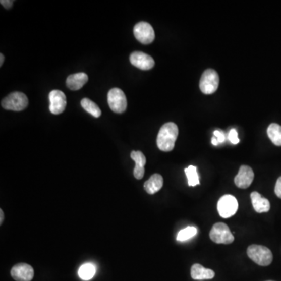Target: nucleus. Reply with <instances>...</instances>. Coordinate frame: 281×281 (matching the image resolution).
<instances>
[{
	"label": "nucleus",
	"instance_id": "nucleus-1",
	"mask_svg": "<svg viewBox=\"0 0 281 281\" xmlns=\"http://www.w3.org/2000/svg\"><path fill=\"white\" fill-rule=\"evenodd\" d=\"M178 131L176 124L166 123L162 125L157 136V146L162 152H171L175 148V142L178 138Z\"/></svg>",
	"mask_w": 281,
	"mask_h": 281
},
{
	"label": "nucleus",
	"instance_id": "nucleus-2",
	"mask_svg": "<svg viewBox=\"0 0 281 281\" xmlns=\"http://www.w3.org/2000/svg\"><path fill=\"white\" fill-rule=\"evenodd\" d=\"M247 254L253 262L262 266L270 265L273 258L272 252L262 245H250L247 249Z\"/></svg>",
	"mask_w": 281,
	"mask_h": 281
},
{
	"label": "nucleus",
	"instance_id": "nucleus-3",
	"mask_svg": "<svg viewBox=\"0 0 281 281\" xmlns=\"http://www.w3.org/2000/svg\"><path fill=\"white\" fill-rule=\"evenodd\" d=\"M209 238L215 243L224 245L233 243L235 241V237L230 231L229 227L223 222H216L213 225Z\"/></svg>",
	"mask_w": 281,
	"mask_h": 281
},
{
	"label": "nucleus",
	"instance_id": "nucleus-4",
	"mask_svg": "<svg viewBox=\"0 0 281 281\" xmlns=\"http://www.w3.org/2000/svg\"><path fill=\"white\" fill-rule=\"evenodd\" d=\"M1 105L7 110L22 111L28 105V98L22 92H13L3 99Z\"/></svg>",
	"mask_w": 281,
	"mask_h": 281
},
{
	"label": "nucleus",
	"instance_id": "nucleus-5",
	"mask_svg": "<svg viewBox=\"0 0 281 281\" xmlns=\"http://www.w3.org/2000/svg\"><path fill=\"white\" fill-rule=\"evenodd\" d=\"M219 77L216 71L208 69L204 71L199 82V88L202 93L211 95L216 92L219 87Z\"/></svg>",
	"mask_w": 281,
	"mask_h": 281
},
{
	"label": "nucleus",
	"instance_id": "nucleus-6",
	"mask_svg": "<svg viewBox=\"0 0 281 281\" xmlns=\"http://www.w3.org/2000/svg\"><path fill=\"white\" fill-rule=\"evenodd\" d=\"M108 104L114 113L122 114L125 112L128 106L125 92L120 88H112L108 93Z\"/></svg>",
	"mask_w": 281,
	"mask_h": 281
},
{
	"label": "nucleus",
	"instance_id": "nucleus-7",
	"mask_svg": "<svg viewBox=\"0 0 281 281\" xmlns=\"http://www.w3.org/2000/svg\"><path fill=\"white\" fill-rule=\"evenodd\" d=\"M238 209V202L233 195H226L219 198L217 209L221 217L230 218L236 213Z\"/></svg>",
	"mask_w": 281,
	"mask_h": 281
},
{
	"label": "nucleus",
	"instance_id": "nucleus-8",
	"mask_svg": "<svg viewBox=\"0 0 281 281\" xmlns=\"http://www.w3.org/2000/svg\"><path fill=\"white\" fill-rule=\"evenodd\" d=\"M134 35L138 42L144 45L152 43L155 39V31L152 25L144 21L138 23L135 25Z\"/></svg>",
	"mask_w": 281,
	"mask_h": 281
},
{
	"label": "nucleus",
	"instance_id": "nucleus-9",
	"mask_svg": "<svg viewBox=\"0 0 281 281\" xmlns=\"http://www.w3.org/2000/svg\"><path fill=\"white\" fill-rule=\"evenodd\" d=\"M49 110L52 114L58 115L62 114L67 106V98L65 94L60 90H53L48 95Z\"/></svg>",
	"mask_w": 281,
	"mask_h": 281
},
{
	"label": "nucleus",
	"instance_id": "nucleus-10",
	"mask_svg": "<svg viewBox=\"0 0 281 281\" xmlns=\"http://www.w3.org/2000/svg\"><path fill=\"white\" fill-rule=\"evenodd\" d=\"M130 61L135 68L142 71H148L154 68L155 61L153 58L148 54L142 52H134L130 55Z\"/></svg>",
	"mask_w": 281,
	"mask_h": 281
},
{
	"label": "nucleus",
	"instance_id": "nucleus-11",
	"mask_svg": "<svg viewBox=\"0 0 281 281\" xmlns=\"http://www.w3.org/2000/svg\"><path fill=\"white\" fill-rule=\"evenodd\" d=\"M11 273L16 281H31L35 275L32 266L26 263L17 264L11 269Z\"/></svg>",
	"mask_w": 281,
	"mask_h": 281
},
{
	"label": "nucleus",
	"instance_id": "nucleus-12",
	"mask_svg": "<svg viewBox=\"0 0 281 281\" xmlns=\"http://www.w3.org/2000/svg\"><path fill=\"white\" fill-rule=\"evenodd\" d=\"M255 175L252 168L249 166H241L238 174L235 178V183L238 188L245 189L249 188L253 182Z\"/></svg>",
	"mask_w": 281,
	"mask_h": 281
},
{
	"label": "nucleus",
	"instance_id": "nucleus-13",
	"mask_svg": "<svg viewBox=\"0 0 281 281\" xmlns=\"http://www.w3.org/2000/svg\"><path fill=\"white\" fill-rule=\"evenodd\" d=\"M131 158L135 162L134 169V176L136 179L141 180L145 175V166L146 164V158L141 151H132Z\"/></svg>",
	"mask_w": 281,
	"mask_h": 281
},
{
	"label": "nucleus",
	"instance_id": "nucleus-14",
	"mask_svg": "<svg viewBox=\"0 0 281 281\" xmlns=\"http://www.w3.org/2000/svg\"><path fill=\"white\" fill-rule=\"evenodd\" d=\"M88 77L85 73L71 74L67 79V86L72 91L81 89L88 82Z\"/></svg>",
	"mask_w": 281,
	"mask_h": 281
},
{
	"label": "nucleus",
	"instance_id": "nucleus-15",
	"mask_svg": "<svg viewBox=\"0 0 281 281\" xmlns=\"http://www.w3.org/2000/svg\"><path fill=\"white\" fill-rule=\"evenodd\" d=\"M252 206L254 209L259 213L269 212L270 209V203L266 198H263L257 192H253L251 194Z\"/></svg>",
	"mask_w": 281,
	"mask_h": 281
},
{
	"label": "nucleus",
	"instance_id": "nucleus-16",
	"mask_svg": "<svg viewBox=\"0 0 281 281\" xmlns=\"http://www.w3.org/2000/svg\"><path fill=\"white\" fill-rule=\"evenodd\" d=\"M191 276L192 279L197 280H202V279H210L215 276V272L210 269L202 266L200 264H194L191 269Z\"/></svg>",
	"mask_w": 281,
	"mask_h": 281
},
{
	"label": "nucleus",
	"instance_id": "nucleus-17",
	"mask_svg": "<svg viewBox=\"0 0 281 281\" xmlns=\"http://www.w3.org/2000/svg\"><path fill=\"white\" fill-rule=\"evenodd\" d=\"M163 178L159 174L152 175L144 185L145 192L149 195H154L162 188Z\"/></svg>",
	"mask_w": 281,
	"mask_h": 281
},
{
	"label": "nucleus",
	"instance_id": "nucleus-18",
	"mask_svg": "<svg viewBox=\"0 0 281 281\" xmlns=\"http://www.w3.org/2000/svg\"><path fill=\"white\" fill-rule=\"evenodd\" d=\"M267 135L271 142L276 146H281V126L277 124H271L267 129Z\"/></svg>",
	"mask_w": 281,
	"mask_h": 281
},
{
	"label": "nucleus",
	"instance_id": "nucleus-19",
	"mask_svg": "<svg viewBox=\"0 0 281 281\" xmlns=\"http://www.w3.org/2000/svg\"><path fill=\"white\" fill-rule=\"evenodd\" d=\"M81 106L83 107V109H85V111L89 113L91 115L93 116L95 118H99L101 114H102V111H101L100 108H99L95 102H92V100H90L89 98H83V99L81 100Z\"/></svg>",
	"mask_w": 281,
	"mask_h": 281
},
{
	"label": "nucleus",
	"instance_id": "nucleus-20",
	"mask_svg": "<svg viewBox=\"0 0 281 281\" xmlns=\"http://www.w3.org/2000/svg\"><path fill=\"white\" fill-rule=\"evenodd\" d=\"M95 271H96V269L92 264H84L80 267L79 270H78V275H79L81 279L89 280L95 276Z\"/></svg>",
	"mask_w": 281,
	"mask_h": 281
},
{
	"label": "nucleus",
	"instance_id": "nucleus-21",
	"mask_svg": "<svg viewBox=\"0 0 281 281\" xmlns=\"http://www.w3.org/2000/svg\"><path fill=\"white\" fill-rule=\"evenodd\" d=\"M185 175L188 178V185L190 187H195L199 185V178L196 166H189L185 170Z\"/></svg>",
	"mask_w": 281,
	"mask_h": 281
},
{
	"label": "nucleus",
	"instance_id": "nucleus-22",
	"mask_svg": "<svg viewBox=\"0 0 281 281\" xmlns=\"http://www.w3.org/2000/svg\"><path fill=\"white\" fill-rule=\"evenodd\" d=\"M197 232H198V230L196 228H194V227H188V228L179 231L178 237H177V240L179 242H185V241L195 236Z\"/></svg>",
	"mask_w": 281,
	"mask_h": 281
},
{
	"label": "nucleus",
	"instance_id": "nucleus-23",
	"mask_svg": "<svg viewBox=\"0 0 281 281\" xmlns=\"http://www.w3.org/2000/svg\"><path fill=\"white\" fill-rule=\"evenodd\" d=\"M228 138H229L230 142L234 144V145H237V144L240 142V140L238 136V132H237L235 129H231V131H230L229 135H228Z\"/></svg>",
	"mask_w": 281,
	"mask_h": 281
},
{
	"label": "nucleus",
	"instance_id": "nucleus-24",
	"mask_svg": "<svg viewBox=\"0 0 281 281\" xmlns=\"http://www.w3.org/2000/svg\"><path fill=\"white\" fill-rule=\"evenodd\" d=\"M214 137L217 139L218 142L219 143H222V142H224L225 141V136L224 134L221 132L220 131H214Z\"/></svg>",
	"mask_w": 281,
	"mask_h": 281
},
{
	"label": "nucleus",
	"instance_id": "nucleus-25",
	"mask_svg": "<svg viewBox=\"0 0 281 281\" xmlns=\"http://www.w3.org/2000/svg\"><path fill=\"white\" fill-rule=\"evenodd\" d=\"M275 194L278 198H281V177L276 181V186H275Z\"/></svg>",
	"mask_w": 281,
	"mask_h": 281
},
{
	"label": "nucleus",
	"instance_id": "nucleus-26",
	"mask_svg": "<svg viewBox=\"0 0 281 281\" xmlns=\"http://www.w3.org/2000/svg\"><path fill=\"white\" fill-rule=\"evenodd\" d=\"M0 3L7 10L11 9V7H13V4H14V1H12V0H11V1L10 0H2Z\"/></svg>",
	"mask_w": 281,
	"mask_h": 281
},
{
	"label": "nucleus",
	"instance_id": "nucleus-27",
	"mask_svg": "<svg viewBox=\"0 0 281 281\" xmlns=\"http://www.w3.org/2000/svg\"><path fill=\"white\" fill-rule=\"evenodd\" d=\"M4 219V213L3 209H0V224H2Z\"/></svg>",
	"mask_w": 281,
	"mask_h": 281
},
{
	"label": "nucleus",
	"instance_id": "nucleus-28",
	"mask_svg": "<svg viewBox=\"0 0 281 281\" xmlns=\"http://www.w3.org/2000/svg\"><path fill=\"white\" fill-rule=\"evenodd\" d=\"M212 144L213 145H219V142H218L217 139H216V138H215V137H212Z\"/></svg>",
	"mask_w": 281,
	"mask_h": 281
},
{
	"label": "nucleus",
	"instance_id": "nucleus-29",
	"mask_svg": "<svg viewBox=\"0 0 281 281\" xmlns=\"http://www.w3.org/2000/svg\"><path fill=\"white\" fill-rule=\"evenodd\" d=\"M4 62V54H0V66H2Z\"/></svg>",
	"mask_w": 281,
	"mask_h": 281
},
{
	"label": "nucleus",
	"instance_id": "nucleus-30",
	"mask_svg": "<svg viewBox=\"0 0 281 281\" xmlns=\"http://www.w3.org/2000/svg\"><path fill=\"white\" fill-rule=\"evenodd\" d=\"M268 281H272V280H268Z\"/></svg>",
	"mask_w": 281,
	"mask_h": 281
}]
</instances>
